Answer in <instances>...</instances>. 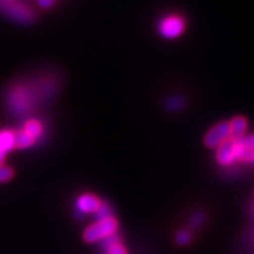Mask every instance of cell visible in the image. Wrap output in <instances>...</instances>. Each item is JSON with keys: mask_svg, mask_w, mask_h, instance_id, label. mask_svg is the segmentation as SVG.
I'll list each match as a JSON object with an SVG mask.
<instances>
[{"mask_svg": "<svg viewBox=\"0 0 254 254\" xmlns=\"http://www.w3.org/2000/svg\"><path fill=\"white\" fill-rule=\"evenodd\" d=\"M118 231V221L113 217L95 221L93 225L88 226L82 233V239L85 243L93 244L104 240L105 238L113 236Z\"/></svg>", "mask_w": 254, "mask_h": 254, "instance_id": "obj_1", "label": "cell"}, {"mask_svg": "<svg viewBox=\"0 0 254 254\" xmlns=\"http://www.w3.org/2000/svg\"><path fill=\"white\" fill-rule=\"evenodd\" d=\"M34 92L27 86L13 87L8 93L7 104L13 114H24L31 109L34 99Z\"/></svg>", "mask_w": 254, "mask_h": 254, "instance_id": "obj_2", "label": "cell"}, {"mask_svg": "<svg viewBox=\"0 0 254 254\" xmlns=\"http://www.w3.org/2000/svg\"><path fill=\"white\" fill-rule=\"evenodd\" d=\"M245 146L243 145L241 140H233V139H227L218 147L217 160L222 166H228L240 160L245 152Z\"/></svg>", "mask_w": 254, "mask_h": 254, "instance_id": "obj_3", "label": "cell"}, {"mask_svg": "<svg viewBox=\"0 0 254 254\" xmlns=\"http://www.w3.org/2000/svg\"><path fill=\"white\" fill-rule=\"evenodd\" d=\"M184 30H185V21L182 17L176 14L163 18L158 25L159 33L167 39H174V38L182 36Z\"/></svg>", "mask_w": 254, "mask_h": 254, "instance_id": "obj_4", "label": "cell"}, {"mask_svg": "<svg viewBox=\"0 0 254 254\" xmlns=\"http://www.w3.org/2000/svg\"><path fill=\"white\" fill-rule=\"evenodd\" d=\"M0 7L2 8V11L9 18L17 20L18 23L28 24L34 19V13L31 11V8L26 7V6L20 4V2H15L13 0L6 2V4L0 5Z\"/></svg>", "mask_w": 254, "mask_h": 254, "instance_id": "obj_5", "label": "cell"}, {"mask_svg": "<svg viewBox=\"0 0 254 254\" xmlns=\"http://www.w3.org/2000/svg\"><path fill=\"white\" fill-rule=\"evenodd\" d=\"M230 139V123L222 122L212 127L205 135V145L209 148L219 147L222 142Z\"/></svg>", "mask_w": 254, "mask_h": 254, "instance_id": "obj_6", "label": "cell"}, {"mask_svg": "<svg viewBox=\"0 0 254 254\" xmlns=\"http://www.w3.org/2000/svg\"><path fill=\"white\" fill-rule=\"evenodd\" d=\"M101 201L93 194H82L77 199L75 206H77L78 214H90L95 213Z\"/></svg>", "mask_w": 254, "mask_h": 254, "instance_id": "obj_7", "label": "cell"}, {"mask_svg": "<svg viewBox=\"0 0 254 254\" xmlns=\"http://www.w3.org/2000/svg\"><path fill=\"white\" fill-rule=\"evenodd\" d=\"M247 129V120L244 117H236L230 123V138L233 140H240L245 136Z\"/></svg>", "mask_w": 254, "mask_h": 254, "instance_id": "obj_8", "label": "cell"}, {"mask_svg": "<svg viewBox=\"0 0 254 254\" xmlns=\"http://www.w3.org/2000/svg\"><path fill=\"white\" fill-rule=\"evenodd\" d=\"M14 147H15L14 133L11 131H7V129L0 132V151L6 154L8 151H11L12 148Z\"/></svg>", "mask_w": 254, "mask_h": 254, "instance_id": "obj_9", "label": "cell"}, {"mask_svg": "<svg viewBox=\"0 0 254 254\" xmlns=\"http://www.w3.org/2000/svg\"><path fill=\"white\" fill-rule=\"evenodd\" d=\"M23 131L36 140V139L43 134V126H41V124L38 120L30 119L28 122L25 123Z\"/></svg>", "mask_w": 254, "mask_h": 254, "instance_id": "obj_10", "label": "cell"}, {"mask_svg": "<svg viewBox=\"0 0 254 254\" xmlns=\"http://www.w3.org/2000/svg\"><path fill=\"white\" fill-rule=\"evenodd\" d=\"M14 139H15V147L17 148H27L34 144V139L25 133L23 129L17 133H14Z\"/></svg>", "mask_w": 254, "mask_h": 254, "instance_id": "obj_11", "label": "cell"}, {"mask_svg": "<svg viewBox=\"0 0 254 254\" xmlns=\"http://www.w3.org/2000/svg\"><path fill=\"white\" fill-rule=\"evenodd\" d=\"M94 217H95V219H97V221L104 220V219L112 217V209H111L110 205L106 204V202H101L99 208L95 211Z\"/></svg>", "mask_w": 254, "mask_h": 254, "instance_id": "obj_12", "label": "cell"}, {"mask_svg": "<svg viewBox=\"0 0 254 254\" xmlns=\"http://www.w3.org/2000/svg\"><path fill=\"white\" fill-rule=\"evenodd\" d=\"M13 170L7 166H0V183H6L13 178Z\"/></svg>", "mask_w": 254, "mask_h": 254, "instance_id": "obj_13", "label": "cell"}, {"mask_svg": "<svg viewBox=\"0 0 254 254\" xmlns=\"http://www.w3.org/2000/svg\"><path fill=\"white\" fill-rule=\"evenodd\" d=\"M190 241V233L185 230L179 231L176 236V243L180 246H185Z\"/></svg>", "mask_w": 254, "mask_h": 254, "instance_id": "obj_14", "label": "cell"}, {"mask_svg": "<svg viewBox=\"0 0 254 254\" xmlns=\"http://www.w3.org/2000/svg\"><path fill=\"white\" fill-rule=\"evenodd\" d=\"M101 241H103V249L106 251V250H109L110 247H112L113 245H116V244H118L119 243V238H118V236H117V234H113V236L105 238V239L101 240Z\"/></svg>", "mask_w": 254, "mask_h": 254, "instance_id": "obj_15", "label": "cell"}, {"mask_svg": "<svg viewBox=\"0 0 254 254\" xmlns=\"http://www.w3.org/2000/svg\"><path fill=\"white\" fill-rule=\"evenodd\" d=\"M190 226L192 228H198L202 225V222H204V215L201 213H195L192 215V218H190Z\"/></svg>", "mask_w": 254, "mask_h": 254, "instance_id": "obj_16", "label": "cell"}, {"mask_svg": "<svg viewBox=\"0 0 254 254\" xmlns=\"http://www.w3.org/2000/svg\"><path fill=\"white\" fill-rule=\"evenodd\" d=\"M106 254H127L125 247H124L122 244L118 243L112 247H110L109 250H106Z\"/></svg>", "mask_w": 254, "mask_h": 254, "instance_id": "obj_17", "label": "cell"}, {"mask_svg": "<svg viewBox=\"0 0 254 254\" xmlns=\"http://www.w3.org/2000/svg\"><path fill=\"white\" fill-rule=\"evenodd\" d=\"M241 142H243L244 146H245L247 150L254 152V134L246 136V138L244 136V138L241 139Z\"/></svg>", "mask_w": 254, "mask_h": 254, "instance_id": "obj_18", "label": "cell"}, {"mask_svg": "<svg viewBox=\"0 0 254 254\" xmlns=\"http://www.w3.org/2000/svg\"><path fill=\"white\" fill-rule=\"evenodd\" d=\"M37 2L41 7L50 8L51 6H53V4H55V0H37Z\"/></svg>", "mask_w": 254, "mask_h": 254, "instance_id": "obj_19", "label": "cell"}, {"mask_svg": "<svg viewBox=\"0 0 254 254\" xmlns=\"http://www.w3.org/2000/svg\"><path fill=\"white\" fill-rule=\"evenodd\" d=\"M4 161H5V153H2V152L0 151V166L4 165Z\"/></svg>", "mask_w": 254, "mask_h": 254, "instance_id": "obj_20", "label": "cell"}, {"mask_svg": "<svg viewBox=\"0 0 254 254\" xmlns=\"http://www.w3.org/2000/svg\"><path fill=\"white\" fill-rule=\"evenodd\" d=\"M8 1H11V0H0V5L6 4V2H8Z\"/></svg>", "mask_w": 254, "mask_h": 254, "instance_id": "obj_21", "label": "cell"}]
</instances>
